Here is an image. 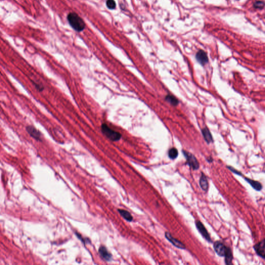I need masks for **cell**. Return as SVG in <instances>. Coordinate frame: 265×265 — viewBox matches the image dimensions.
<instances>
[{
	"mask_svg": "<svg viewBox=\"0 0 265 265\" xmlns=\"http://www.w3.org/2000/svg\"><path fill=\"white\" fill-rule=\"evenodd\" d=\"M214 249L219 256L224 257L227 251L228 247L220 241H216L214 245Z\"/></svg>",
	"mask_w": 265,
	"mask_h": 265,
	"instance_id": "obj_4",
	"label": "cell"
},
{
	"mask_svg": "<svg viewBox=\"0 0 265 265\" xmlns=\"http://www.w3.org/2000/svg\"><path fill=\"white\" fill-rule=\"evenodd\" d=\"M178 151L177 149L174 148H171L168 151V156L169 158L174 160L175 158H176L178 157Z\"/></svg>",
	"mask_w": 265,
	"mask_h": 265,
	"instance_id": "obj_17",
	"label": "cell"
},
{
	"mask_svg": "<svg viewBox=\"0 0 265 265\" xmlns=\"http://www.w3.org/2000/svg\"><path fill=\"white\" fill-rule=\"evenodd\" d=\"M196 59L198 62L202 65H204L208 62V58L206 53L204 50H199L196 55Z\"/></svg>",
	"mask_w": 265,
	"mask_h": 265,
	"instance_id": "obj_9",
	"label": "cell"
},
{
	"mask_svg": "<svg viewBox=\"0 0 265 265\" xmlns=\"http://www.w3.org/2000/svg\"><path fill=\"white\" fill-rule=\"evenodd\" d=\"M106 6L109 9H114L116 8V2L114 0H107L106 1Z\"/></svg>",
	"mask_w": 265,
	"mask_h": 265,
	"instance_id": "obj_18",
	"label": "cell"
},
{
	"mask_svg": "<svg viewBox=\"0 0 265 265\" xmlns=\"http://www.w3.org/2000/svg\"><path fill=\"white\" fill-rule=\"evenodd\" d=\"M183 153L186 157L187 164L190 167L194 170H197L199 168V162L194 155L185 151H183Z\"/></svg>",
	"mask_w": 265,
	"mask_h": 265,
	"instance_id": "obj_3",
	"label": "cell"
},
{
	"mask_svg": "<svg viewBox=\"0 0 265 265\" xmlns=\"http://www.w3.org/2000/svg\"><path fill=\"white\" fill-rule=\"evenodd\" d=\"M165 100L168 103L173 105V106H177L179 103V101L176 97H174L171 95H168L166 96Z\"/></svg>",
	"mask_w": 265,
	"mask_h": 265,
	"instance_id": "obj_16",
	"label": "cell"
},
{
	"mask_svg": "<svg viewBox=\"0 0 265 265\" xmlns=\"http://www.w3.org/2000/svg\"><path fill=\"white\" fill-rule=\"evenodd\" d=\"M202 134L204 139L208 144H210V142L213 141V138L208 128H204L203 129Z\"/></svg>",
	"mask_w": 265,
	"mask_h": 265,
	"instance_id": "obj_13",
	"label": "cell"
},
{
	"mask_svg": "<svg viewBox=\"0 0 265 265\" xmlns=\"http://www.w3.org/2000/svg\"><path fill=\"white\" fill-rule=\"evenodd\" d=\"M68 20L72 28L77 32H81L85 27L84 20L75 13H70L68 16Z\"/></svg>",
	"mask_w": 265,
	"mask_h": 265,
	"instance_id": "obj_1",
	"label": "cell"
},
{
	"mask_svg": "<svg viewBox=\"0 0 265 265\" xmlns=\"http://www.w3.org/2000/svg\"><path fill=\"white\" fill-rule=\"evenodd\" d=\"M244 179L252 186L253 188L255 189V190H258V191L262 190L263 187H262V184L260 183L259 182L255 181L254 180H252V179H250V178H244Z\"/></svg>",
	"mask_w": 265,
	"mask_h": 265,
	"instance_id": "obj_12",
	"label": "cell"
},
{
	"mask_svg": "<svg viewBox=\"0 0 265 265\" xmlns=\"http://www.w3.org/2000/svg\"><path fill=\"white\" fill-rule=\"evenodd\" d=\"M101 131L102 133L106 137H107L109 139L113 141H119L122 137L121 134L112 130L105 123L101 124Z\"/></svg>",
	"mask_w": 265,
	"mask_h": 265,
	"instance_id": "obj_2",
	"label": "cell"
},
{
	"mask_svg": "<svg viewBox=\"0 0 265 265\" xmlns=\"http://www.w3.org/2000/svg\"><path fill=\"white\" fill-rule=\"evenodd\" d=\"M264 2L262 1H256L254 4V7L257 9H262L265 6Z\"/></svg>",
	"mask_w": 265,
	"mask_h": 265,
	"instance_id": "obj_19",
	"label": "cell"
},
{
	"mask_svg": "<svg viewBox=\"0 0 265 265\" xmlns=\"http://www.w3.org/2000/svg\"><path fill=\"white\" fill-rule=\"evenodd\" d=\"M25 130L30 136L37 141H41V134L34 126L28 125L25 128Z\"/></svg>",
	"mask_w": 265,
	"mask_h": 265,
	"instance_id": "obj_5",
	"label": "cell"
},
{
	"mask_svg": "<svg viewBox=\"0 0 265 265\" xmlns=\"http://www.w3.org/2000/svg\"><path fill=\"white\" fill-rule=\"evenodd\" d=\"M99 254L104 260L106 261H111L112 259V255L109 252L106 247L101 246L99 249Z\"/></svg>",
	"mask_w": 265,
	"mask_h": 265,
	"instance_id": "obj_10",
	"label": "cell"
},
{
	"mask_svg": "<svg viewBox=\"0 0 265 265\" xmlns=\"http://www.w3.org/2000/svg\"><path fill=\"white\" fill-rule=\"evenodd\" d=\"M227 168L230 169V171H231L233 173H235V174H238L239 176H242V174L239 172V171L236 169H234L233 167H232L231 166H227Z\"/></svg>",
	"mask_w": 265,
	"mask_h": 265,
	"instance_id": "obj_20",
	"label": "cell"
},
{
	"mask_svg": "<svg viewBox=\"0 0 265 265\" xmlns=\"http://www.w3.org/2000/svg\"><path fill=\"white\" fill-rule=\"evenodd\" d=\"M199 184L201 189L204 191H207L209 188V183L207 178L205 174L202 173L199 180Z\"/></svg>",
	"mask_w": 265,
	"mask_h": 265,
	"instance_id": "obj_11",
	"label": "cell"
},
{
	"mask_svg": "<svg viewBox=\"0 0 265 265\" xmlns=\"http://www.w3.org/2000/svg\"><path fill=\"white\" fill-rule=\"evenodd\" d=\"M254 249L258 256L265 259V239L256 244L254 246Z\"/></svg>",
	"mask_w": 265,
	"mask_h": 265,
	"instance_id": "obj_6",
	"label": "cell"
},
{
	"mask_svg": "<svg viewBox=\"0 0 265 265\" xmlns=\"http://www.w3.org/2000/svg\"><path fill=\"white\" fill-rule=\"evenodd\" d=\"M224 257H225V261L226 264L231 265L233 257V253L231 252V249H230V247H228L227 251L226 252V254Z\"/></svg>",
	"mask_w": 265,
	"mask_h": 265,
	"instance_id": "obj_15",
	"label": "cell"
},
{
	"mask_svg": "<svg viewBox=\"0 0 265 265\" xmlns=\"http://www.w3.org/2000/svg\"><path fill=\"white\" fill-rule=\"evenodd\" d=\"M196 226L198 230V231L201 234L203 237H204L209 242H211V239L210 238V235L209 234L208 232L205 228L203 223L200 221H197L196 222Z\"/></svg>",
	"mask_w": 265,
	"mask_h": 265,
	"instance_id": "obj_7",
	"label": "cell"
},
{
	"mask_svg": "<svg viewBox=\"0 0 265 265\" xmlns=\"http://www.w3.org/2000/svg\"><path fill=\"white\" fill-rule=\"evenodd\" d=\"M118 211L119 212L120 214H121V216L125 219L126 221L128 222H131L133 220V217H132V215L129 212L126 210H123V209H118Z\"/></svg>",
	"mask_w": 265,
	"mask_h": 265,
	"instance_id": "obj_14",
	"label": "cell"
},
{
	"mask_svg": "<svg viewBox=\"0 0 265 265\" xmlns=\"http://www.w3.org/2000/svg\"><path fill=\"white\" fill-rule=\"evenodd\" d=\"M165 237L167 239L169 242H171V243L173 244L174 246L178 248L181 249H185V245L182 243L180 241L173 238L172 236L171 235V234L169 233L168 232H166Z\"/></svg>",
	"mask_w": 265,
	"mask_h": 265,
	"instance_id": "obj_8",
	"label": "cell"
}]
</instances>
